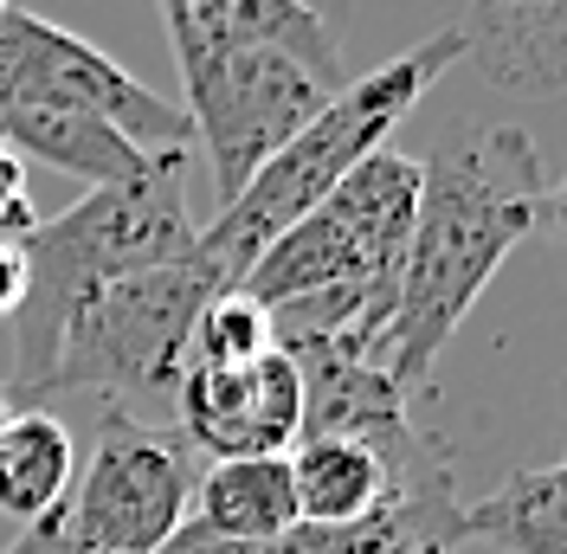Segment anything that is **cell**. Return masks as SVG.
I'll return each mask as SVG.
<instances>
[{
	"label": "cell",
	"mask_w": 567,
	"mask_h": 554,
	"mask_svg": "<svg viewBox=\"0 0 567 554\" xmlns=\"http://www.w3.org/2000/svg\"><path fill=\"white\" fill-rule=\"evenodd\" d=\"M555 201L561 194L516 123L452 136L420 162V207L400 258V290L374 342V361L400 393L445 355L503 258L555 219Z\"/></svg>",
	"instance_id": "1"
},
{
	"label": "cell",
	"mask_w": 567,
	"mask_h": 554,
	"mask_svg": "<svg viewBox=\"0 0 567 554\" xmlns=\"http://www.w3.org/2000/svg\"><path fill=\"white\" fill-rule=\"evenodd\" d=\"M194 239L200 226L187 213V148H168L142 187H91L78 207L39 219L20 239L27 304L13 316V375L0 393L13 407H39L71 316L116 277L175 265L181 252H194Z\"/></svg>",
	"instance_id": "2"
},
{
	"label": "cell",
	"mask_w": 567,
	"mask_h": 554,
	"mask_svg": "<svg viewBox=\"0 0 567 554\" xmlns=\"http://www.w3.org/2000/svg\"><path fill=\"white\" fill-rule=\"evenodd\" d=\"M458 59H464L458 27L425 33L413 52L374 65L368 78H349V84H342L297 136L284 142L265 168L251 174L246 187H239V201H226L219 219L200 233V252H207L213 265L233 271V290H239V277L251 271V258L278 239V233H290L303 213H317L368 155L388 148L393 123L420 104Z\"/></svg>",
	"instance_id": "3"
},
{
	"label": "cell",
	"mask_w": 567,
	"mask_h": 554,
	"mask_svg": "<svg viewBox=\"0 0 567 554\" xmlns=\"http://www.w3.org/2000/svg\"><path fill=\"white\" fill-rule=\"evenodd\" d=\"M226 290H233V271L213 265L200 239H194V252H181L175 265L104 284L71 316L45 393H116V400L175 393L194 322Z\"/></svg>",
	"instance_id": "4"
},
{
	"label": "cell",
	"mask_w": 567,
	"mask_h": 554,
	"mask_svg": "<svg viewBox=\"0 0 567 554\" xmlns=\"http://www.w3.org/2000/svg\"><path fill=\"white\" fill-rule=\"evenodd\" d=\"M162 20H168L175 65L187 84L181 110L194 123V142H207L213 201L226 207L336 91L278 52H251V45H226V39L200 33L175 0H162Z\"/></svg>",
	"instance_id": "5"
},
{
	"label": "cell",
	"mask_w": 567,
	"mask_h": 554,
	"mask_svg": "<svg viewBox=\"0 0 567 554\" xmlns=\"http://www.w3.org/2000/svg\"><path fill=\"white\" fill-rule=\"evenodd\" d=\"M194 503V464L175 439L142 425L130 407L97 419L91 464L71 478L65 529L84 554H155Z\"/></svg>",
	"instance_id": "6"
},
{
	"label": "cell",
	"mask_w": 567,
	"mask_h": 554,
	"mask_svg": "<svg viewBox=\"0 0 567 554\" xmlns=\"http://www.w3.org/2000/svg\"><path fill=\"white\" fill-rule=\"evenodd\" d=\"M0 104L84 110V116L110 123L116 136H130L148 155L194 142V123H187L181 104L155 98L110 52H97L91 39L65 33V27L27 13V7H7V20H0Z\"/></svg>",
	"instance_id": "7"
},
{
	"label": "cell",
	"mask_w": 567,
	"mask_h": 554,
	"mask_svg": "<svg viewBox=\"0 0 567 554\" xmlns=\"http://www.w3.org/2000/svg\"><path fill=\"white\" fill-rule=\"evenodd\" d=\"M175 413L187 445L207 458H290L303 439V381L284 348H265L246 368L187 361L175 381Z\"/></svg>",
	"instance_id": "8"
},
{
	"label": "cell",
	"mask_w": 567,
	"mask_h": 554,
	"mask_svg": "<svg viewBox=\"0 0 567 554\" xmlns=\"http://www.w3.org/2000/svg\"><path fill=\"white\" fill-rule=\"evenodd\" d=\"M0 148L20 162H52V168L78 174L91 187H142L168 148H136L116 136L110 123L84 116V110H52V104H0Z\"/></svg>",
	"instance_id": "9"
},
{
	"label": "cell",
	"mask_w": 567,
	"mask_h": 554,
	"mask_svg": "<svg viewBox=\"0 0 567 554\" xmlns=\"http://www.w3.org/2000/svg\"><path fill=\"white\" fill-rule=\"evenodd\" d=\"M181 13L200 33L226 39V45H251V52H278L290 65H303L310 78H322L329 91H342V45L329 33L310 0H175Z\"/></svg>",
	"instance_id": "10"
},
{
	"label": "cell",
	"mask_w": 567,
	"mask_h": 554,
	"mask_svg": "<svg viewBox=\"0 0 567 554\" xmlns=\"http://www.w3.org/2000/svg\"><path fill=\"white\" fill-rule=\"evenodd\" d=\"M187 522L219 542H278L284 529H297L290 458H213L207 471H194Z\"/></svg>",
	"instance_id": "11"
},
{
	"label": "cell",
	"mask_w": 567,
	"mask_h": 554,
	"mask_svg": "<svg viewBox=\"0 0 567 554\" xmlns=\"http://www.w3.org/2000/svg\"><path fill=\"white\" fill-rule=\"evenodd\" d=\"M458 542L496 554H567V471L535 464L458 510Z\"/></svg>",
	"instance_id": "12"
},
{
	"label": "cell",
	"mask_w": 567,
	"mask_h": 554,
	"mask_svg": "<svg viewBox=\"0 0 567 554\" xmlns=\"http://www.w3.org/2000/svg\"><path fill=\"white\" fill-rule=\"evenodd\" d=\"M393 490V471L354 439H297L290 451V496H297V522L317 529H349L368 522Z\"/></svg>",
	"instance_id": "13"
},
{
	"label": "cell",
	"mask_w": 567,
	"mask_h": 554,
	"mask_svg": "<svg viewBox=\"0 0 567 554\" xmlns=\"http://www.w3.org/2000/svg\"><path fill=\"white\" fill-rule=\"evenodd\" d=\"M78 458H71L65 419L45 407H13L7 432H0V516L7 522H45L65 510Z\"/></svg>",
	"instance_id": "14"
},
{
	"label": "cell",
	"mask_w": 567,
	"mask_h": 554,
	"mask_svg": "<svg viewBox=\"0 0 567 554\" xmlns=\"http://www.w3.org/2000/svg\"><path fill=\"white\" fill-rule=\"evenodd\" d=\"M458 20L464 33V59L491 71L496 84H523V91H555L561 84V0L548 7H491Z\"/></svg>",
	"instance_id": "15"
},
{
	"label": "cell",
	"mask_w": 567,
	"mask_h": 554,
	"mask_svg": "<svg viewBox=\"0 0 567 554\" xmlns=\"http://www.w3.org/2000/svg\"><path fill=\"white\" fill-rule=\"evenodd\" d=\"M271 348V316L258 310L251 297L239 290H226L219 304H207V316L194 322V342H187V361H200V368H246ZM181 361V368H187Z\"/></svg>",
	"instance_id": "16"
},
{
	"label": "cell",
	"mask_w": 567,
	"mask_h": 554,
	"mask_svg": "<svg viewBox=\"0 0 567 554\" xmlns=\"http://www.w3.org/2000/svg\"><path fill=\"white\" fill-rule=\"evenodd\" d=\"M39 226L33 207V181H27V162L0 148V245H20Z\"/></svg>",
	"instance_id": "17"
},
{
	"label": "cell",
	"mask_w": 567,
	"mask_h": 554,
	"mask_svg": "<svg viewBox=\"0 0 567 554\" xmlns=\"http://www.w3.org/2000/svg\"><path fill=\"white\" fill-rule=\"evenodd\" d=\"M7 554H84V548L71 542L65 516H45V522H27V529H20V542H13Z\"/></svg>",
	"instance_id": "18"
},
{
	"label": "cell",
	"mask_w": 567,
	"mask_h": 554,
	"mask_svg": "<svg viewBox=\"0 0 567 554\" xmlns=\"http://www.w3.org/2000/svg\"><path fill=\"white\" fill-rule=\"evenodd\" d=\"M27 304V252L20 245H0V316L13 322Z\"/></svg>",
	"instance_id": "19"
},
{
	"label": "cell",
	"mask_w": 567,
	"mask_h": 554,
	"mask_svg": "<svg viewBox=\"0 0 567 554\" xmlns=\"http://www.w3.org/2000/svg\"><path fill=\"white\" fill-rule=\"evenodd\" d=\"M7 419H13V400H7V393H0V432H7Z\"/></svg>",
	"instance_id": "20"
},
{
	"label": "cell",
	"mask_w": 567,
	"mask_h": 554,
	"mask_svg": "<svg viewBox=\"0 0 567 554\" xmlns=\"http://www.w3.org/2000/svg\"><path fill=\"white\" fill-rule=\"evenodd\" d=\"M491 7H548V0H491Z\"/></svg>",
	"instance_id": "21"
},
{
	"label": "cell",
	"mask_w": 567,
	"mask_h": 554,
	"mask_svg": "<svg viewBox=\"0 0 567 554\" xmlns=\"http://www.w3.org/2000/svg\"><path fill=\"white\" fill-rule=\"evenodd\" d=\"M7 7H13V0H0V20H7Z\"/></svg>",
	"instance_id": "22"
}]
</instances>
